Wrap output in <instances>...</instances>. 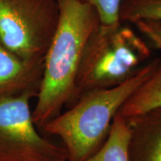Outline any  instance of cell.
I'll return each mask as SVG.
<instances>
[{
  "mask_svg": "<svg viewBox=\"0 0 161 161\" xmlns=\"http://www.w3.org/2000/svg\"><path fill=\"white\" fill-rule=\"evenodd\" d=\"M43 66L44 62L24 61L0 40V98L17 95L28 90H39Z\"/></svg>",
  "mask_w": 161,
  "mask_h": 161,
  "instance_id": "cell-6",
  "label": "cell"
},
{
  "mask_svg": "<svg viewBox=\"0 0 161 161\" xmlns=\"http://www.w3.org/2000/svg\"><path fill=\"white\" fill-rule=\"evenodd\" d=\"M161 108V59L148 78L122 104L117 114L128 119Z\"/></svg>",
  "mask_w": 161,
  "mask_h": 161,
  "instance_id": "cell-8",
  "label": "cell"
},
{
  "mask_svg": "<svg viewBox=\"0 0 161 161\" xmlns=\"http://www.w3.org/2000/svg\"><path fill=\"white\" fill-rule=\"evenodd\" d=\"M140 19L161 20V0H122L120 22L132 23Z\"/></svg>",
  "mask_w": 161,
  "mask_h": 161,
  "instance_id": "cell-10",
  "label": "cell"
},
{
  "mask_svg": "<svg viewBox=\"0 0 161 161\" xmlns=\"http://www.w3.org/2000/svg\"><path fill=\"white\" fill-rule=\"evenodd\" d=\"M89 4L97 11L100 22L104 25H113L120 22L119 11L122 0H80Z\"/></svg>",
  "mask_w": 161,
  "mask_h": 161,
  "instance_id": "cell-11",
  "label": "cell"
},
{
  "mask_svg": "<svg viewBox=\"0 0 161 161\" xmlns=\"http://www.w3.org/2000/svg\"><path fill=\"white\" fill-rule=\"evenodd\" d=\"M130 161H161V108L126 119Z\"/></svg>",
  "mask_w": 161,
  "mask_h": 161,
  "instance_id": "cell-7",
  "label": "cell"
},
{
  "mask_svg": "<svg viewBox=\"0 0 161 161\" xmlns=\"http://www.w3.org/2000/svg\"><path fill=\"white\" fill-rule=\"evenodd\" d=\"M37 90L0 98V161L67 160L64 147L38 133L30 101Z\"/></svg>",
  "mask_w": 161,
  "mask_h": 161,
  "instance_id": "cell-5",
  "label": "cell"
},
{
  "mask_svg": "<svg viewBox=\"0 0 161 161\" xmlns=\"http://www.w3.org/2000/svg\"><path fill=\"white\" fill-rule=\"evenodd\" d=\"M160 58L146 62L122 84L84 93L66 111L41 128L61 139L67 161H81L97 152L109 134L113 120L125 101L151 75Z\"/></svg>",
  "mask_w": 161,
  "mask_h": 161,
  "instance_id": "cell-2",
  "label": "cell"
},
{
  "mask_svg": "<svg viewBox=\"0 0 161 161\" xmlns=\"http://www.w3.org/2000/svg\"><path fill=\"white\" fill-rule=\"evenodd\" d=\"M145 40L130 26L119 22L100 23L84 49L75 84L73 102L83 94L122 84L151 58Z\"/></svg>",
  "mask_w": 161,
  "mask_h": 161,
  "instance_id": "cell-3",
  "label": "cell"
},
{
  "mask_svg": "<svg viewBox=\"0 0 161 161\" xmlns=\"http://www.w3.org/2000/svg\"><path fill=\"white\" fill-rule=\"evenodd\" d=\"M130 130L126 119L116 114L103 145L81 161H130Z\"/></svg>",
  "mask_w": 161,
  "mask_h": 161,
  "instance_id": "cell-9",
  "label": "cell"
},
{
  "mask_svg": "<svg viewBox=\"0 0 161 161\" xmlns=\"http://www.w3.org/2000/svg\"><path fill=\"white\" fill-rule=\"evenodd\" d=\"M132 24L156 49H161V20L140 19Z\"/></svg>",
  "mask_w": 161,
  "mask_h": 161,
  "instance_id": "cell-12",
  "label": "cell"
},
{
  "mask_svg": "<svg viewBox=\"0 0 161 161\" xmlns=\"http://www.w3.org/2000/svg\"><path fill=\"white\" fill-rule=\"evenodd\" d=\"M59 19L44 58L43 73L32 118L37 128L73 102L80 62L90 37L100 25L96 10L80 0H57Z\"/></svg>",
  "mask_w": 161,
  "mask_h": 161,
  "instance_id": "cell-1",
  "label": "cell"
},
{
  "mask_svg": "<svg viewBox=\"0 0 161 161\" xmlns=\"http://www.w3.org/2000/svg\"><path fill=\"white\" fill-rule=\"evenodd\" d=\"M58 19L57 0H0V40L24 61L43 63Z\"/></svg>",
  "mask_w": 161,
  "mask_h": 161,
  "instance_id": "cell-4",
  "label": "cell"
}]
</instances>
